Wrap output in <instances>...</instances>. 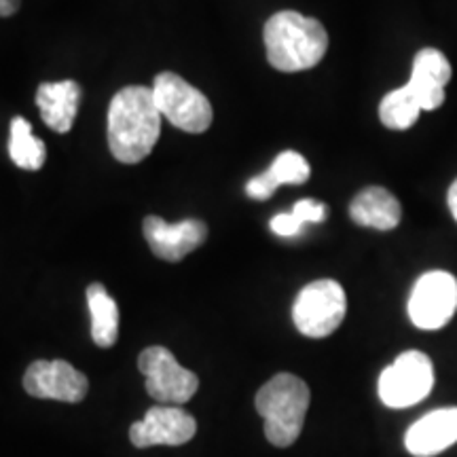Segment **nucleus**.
<instances>
[{
    "mask_svg": "<svg viewBox=\"0 0 457 457\" xmlns=\"http://www.w3.org/2000/svg\"><path fill=\"white\" fill-rule=\"evenodd\" d=\"M434 386L432 360L424 352H404L379 377V398L390 409H407L421 403Z\"/></svg>",
    "mask_w": 457,
    "mask_h": 457,
    "instance_id": "6",
    "label": "nucleus"
},
{
    "mask_svg": "<svg viewBox=\"0 0 457 457\" xmlns=\"http://www.w3.org/2000/svg\"><path fill=\"white\" fill-rule=\"evenodd\" d=\"M457 443V409H438L421 417L409 428L404 447L415 457H432L443 453Z\"/></svg>",
    "mask_w": 457,
    "mask_h": 457,
    "instance_id": "13",
    "label": "nucleus"
},
{
    "mask_svg": "<svg viewBox=\"0 0 457 457\" xmlns=\"http://www.w3.org/2000/svg\"><path fill=\"white\" fill-rule=\"evenodd\" d=\"M24 390L34 398L81 403L87 396L89 381L66 360H37L26 370Z\"/></svg>",
    "mask_w": 457,
    "mask_h": 457,
    "instance_id": "9",
    "label": "nucleus"
},
{
    "mask_svg": "<svg viewBox=\"0 0 457 457\" xmlns=\"http://www.w3.org/2000/svg\"><path fill=\"white\" fill-rule=\"evenodd\" d=\"M87 305L91 313V339L98 347H112L119 337V310L117 303L102 284H91L87 288Z\"/></svg>",
    "mask_w": 457,
    "mask_h": 457,
    "instance_id": "17",
    "label": "nucleus"
},
{
    "mask_svg": "<svg viewBox=\"0 0 457 457\" xmlns=\"http://www.w3.org/2000/svg\"><path fill=\"white\" fill-rule=\"evenodd\" d=\"M310 409V387L290 373H279L256 394V411L265 420V436L276 447H290L301 436Z\"/></svg>",
    "mask_w": 457,
    "mask_h": 457,
    "instance_id": "3",
    "label": "nucleus"
},
{
    "mask_svg": "<svg viewBox=\"0 0 457 457\" xmlns=\"http://www.w3.org/2000/svg\"><path fill=\"white\" fill-rule=\"evenodd\" d=\"M9 155L13 159L17 168L37 171L43 168L47 159V148L45 142L38 140L32 134V125L24 117H15L11 121V140H9Z\"/></svg>",
    "mask_w": 457,
    "mask_h": 457,
    "instance_id": "18",
    "label": "nucleus"
},
{
    "mask_svg": "<svg viewBox=\"0 0 457 457\" xmlns=\"http://www.w3.org/2000/svg\"><path fill=\"white\" fill-rule=\"evenodd\" d=\"M457 312V279L447 271H428L409 296V318L417 328L438 330Z\"/></svg>",
    "mask_w": 457,
    "mask_h": 457,
    "instance_id": "8",
    "label": "nucleus"
},
{
    "mask_svg": "<svg viewBox=\"0 0 457 457\" xmlns=\"http://www.w3.org/2000/svg\"><path fill=\"white\" fill-rule=\"evenodd\" d=\"M352 220L360 227L392 231L400 225L403 208L400 202L384 187H367L353 197L350 205Z\"/></svg>",
    "mask_w": 457,
    "mask_h": 457,
    "instance_id": "15",
    "label": "nucleus"
},
{
    "mask_svg": "<svg viewBox=\"0 0 457 457\" xmlns=\"http://www.w3.org/2000/svg\"><path fill=\"white\" fill-rule=\"evenodd\" d=\"M421 114V104L407 85L390 91L379 104V119L390 129H409Z\"/></svg>",
    "mask_w": 457,
    "mask_h": 457,
    "instance_id": "19",
    "label": "nucleus"
},
{
    "mask_svg": "<svg viewBox=\"0 0 457 457\" xmlns=\"http://www.w3.org/2000/svg\"><path fill=\"white\" fill-rule=\"evenodd\" d=\"M162 134V112L153 87L131 85L117 91L108 108V146L121 163H140Z\"/></svg>",
    "mask_w": 457,
    "mask_h": 457,
    "instance_id": "1",
    "label": "nucleus"
},
{
    "mask_svg": "<svg viewBox=\"0 0 457 457\" xmlns=\"http://www.w3.org/2000/svg\"><path fill=\"white\" fill-rule=\"evenodd\" d=\"M293 214L301 220V225H305V222H322L327 219V205L313 202V199H301V202L295 204Z\"/></svg>",
    "mask_w": 457,
    "mask_h": 457,
    "instance_id": "20",
    "label": "nucleus"
},
{
    "mask_svg": "<svg viewBox=\"0 0 457 457\" xmlns=\"http://www.w3.org/2000/svg\"><path fill=\"white\" fill-rule=\"evenodd\" d=\"M267 60L279 72L310 71L322 62L328 49V34L313 17L299 11H279L267 20L265 30Z\"/></svg>",
    "mask_w": 457,
    "mask_h": 457,
    "instance_id": "2",
    "label": "nucleus"
},
{
    "mask_svg": "<svg viewBox=\"0 0 457 457\" xmlns=\"http://www.w3.org/2000/svg\"><path fill=\"white\" fill-rule=\"evenodd\" d=\"M271 231L276 233V236H282V237H290V236H296V233L301 231V220L296 219L293 212H286V214H278L271 219Z\"/></svg>",
    "mask_w": 457,
    "mask_h": 457,
    "instance_id": "21",
    "label": "nucleus"
},
{
    "mask_svg": "<svg viewBox=\"0 0 457 457\" xmlns=\"http://www.w3.org/2000/svg\"><path fill=\"white\" fill-rule=\"evenodd\" d=\"M345 312L347 299L343 286L335 279H316L296 296L293 320L301 335L324 339L341 327Z\"/></svg>",
    "mask_w": 457,
    "mask_h": 457,
    "instance_id": "5",
    "label": "nucleus"
},
{
    "mask_svg": "<svg viewBox=\"0 0 457 457\" xmlns=\"http://www.w3.org/2000/svg\"><path fill=\"white\" fill-rule=\"evenodd\" d=\"M197 421L185 409L159 404L146 411L145 420L136 421L129 430V438L134 447L146 449L155 445L165 447H179L195 436Z\"/></svg>",
    "mask_w": 457,
    "mask_h": 457,
    "instance_id": "10",
    "label": "nucleus"
},
{
    "mask_svg": "<svg viewBox=\"0 0 457 457\" xmlns=\"http://www.w3.org/2000/svg\"><path fill=\"white\" fill-rule=\"evenodd\" d=\"M142 228H145V237L153 254L168 262L182 261L208 237V225L197 219H187L171 225L159 216H146Z\"/></svg>",
    "mask_w": 457,
    "mask_h": 457,
    "instance_id": "11",
    "label": "nucleus"
},
{
    "mask_svg": "<svg viewBox=\"0 0 457 457\" xmlns=\"http://www.w3.org/2000/svg\"><path fill=\"white\" fill-rule=\"evenodd\" d=\"M21 0H0V17H11L17 13Z\"/></svg>",
    "mask_w": 457,
    "mask_h": 457,
    "instance_id": "22",
    "label": "nucleus"
},
{
    "mask_svg": "<svg viewBox=\"0 0 457 457\" xmlns=\"http://www.w3.org/2000/svg\"><path fill=\"white\" fill-rule=\"evenodd\" d=\"M37 106L43 121L57 134H68L81 106V87L77 81L43 83L37 89Z\"/></svg>",
    "mask_w": 457,
    "mask_h": 457,
    "instance_id": "14",
    "label": "nucleus"
},
{
    "mask_svg": "<svg viewBox=\"0 0 457 457\" xmlns=\"http://www.w3.org/2000/svg\"><path fill=\"white\" fill-rule=\"evenodd\" d=\"M451 81V64L443 51L426 47L415 55L407 87L421 111H436L445 102V85Z\"/></svg>",
    "mask_w": 457,
    "mask_h": 457,
    "instance_id": "12",
    "label": "nucleus"
},
{
    "mask_svg": "<svg viewBox=\"0 0 457 457\" xmlns=\"http://www.w3.org/2000/svg\"><path fill=\"white\" fill-rule=\"evenodd\" d=\"M312 170L307 159L296 151H284L273 159L271 168L265 174L254 176L253 180L245 185L250 197L254 199H270L276 193L278 187L282 185H303L310 179Z\"/></svg>",
    "mask_w": 457,
    "mask_h": 457,
    "instance_id": "16",
    "label": "nucleus"
},
{
    "mask_svg": "<svg viewBox=\"0 0 457 457\" xmlns=\"http://www.w3.org/2000/svg\"><path fill=\"white\" fill-rule=\"evenodd\" d=\"M153 96L162 117L188 134H204L212 125V104L197 87L174 72H162L153 83Z\"/></svg>",
    "mask_w": 457,
    "mask_h": 457,
    "instance_id": "4",
    "label": "nucleus"
},
{
    "mask_svg": "<svg viewBox=\"0 0 457 457\" xmlns=\"http://www.w3.org/2000/svg\"><path fill=\"white\" fill-rule=\"evenodd\" d=\"M138 369L146 379V392L162 404H185L199 387L197 375L180 367L174 353L162 345L146 347L138 358Z\"/></svg>",
    "mask_w": 457,
    "mask_h": 457,
    "instance_id": "7",
    "label": "nucleus"
},
{
    "mask_svg": "<svg viewBox=\"0 0 457 457\" xmlns=\"http://www.w3.org/2000/svg\"><path fill=\"white\" fill-rule=\"evenodd\" d=\"M447 202H449L451 214H453V219H455V222H457V180H453V185H451V188H449Z\"/></svg>",
    "mask_w": 457,
    "mask_h": 457,
    "instance_id": "23",
    "label": "nucleus"
}]
</instances>
